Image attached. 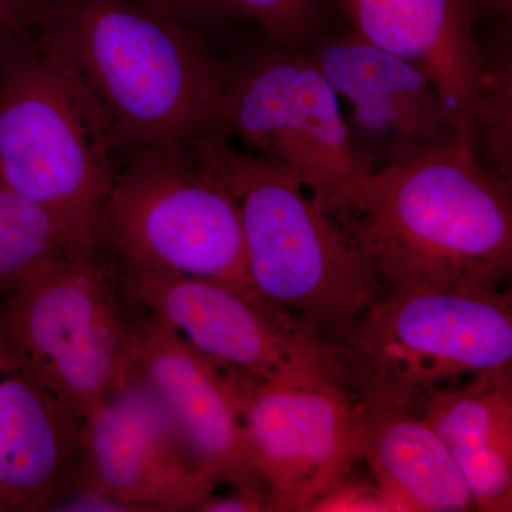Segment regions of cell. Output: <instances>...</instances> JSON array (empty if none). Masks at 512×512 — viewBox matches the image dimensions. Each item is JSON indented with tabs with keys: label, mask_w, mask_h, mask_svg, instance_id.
<instances>
[{
	"label": "cell",
	"mask_w": 512,
	"mask_h": 512,
	"mask_svg": "<svg viewBox=\"0 0 512 512\" xmlns=\"http://www.w3.org/2000/svg\"><path fill=\"white\" fill-rule=\"evenodd\" d=\"M204 37L134 0H49L33 40L119 160L224 134L227 62Z\"/></svg>",
	"instance_id": "obj_1"
},
{
	"label": "cell",
	"mask_w": 512,
	"mask_h": 512,
	"mask_svg": "<svg viewBox=\"0 0 512 512\" xmlns=\"http://www.w3.org/2000/svg\"><path fill=\"white\" fill-rule=\"evenodd\" d=\"M382 295L498 291L512 272L511 185L467 147L367 171L332 212Z\"/></svg>",
	"instance_id": "obj_2"
},
{
	"label": "cell",
	"mask_w": 512,
	"mask_h": 512,
	"mask_svg": "<svg viewBox=\"0 0 512 512\" xmlns=\"http://www.w3.org/2000/svg\"><path fill=\"white\" fill-rule=\"evenodd\" d=\"M204 147L237 201L259 298L338 342L382 296L338 221L292 175L235 150L224 134L205 137Z\"/></svg>",
	"instance_id": "obj_3"
},
{
	"label": "cell",
	"mask_w": 512,
	"mask_h": 512,
	"mask_svg": "<svg viewBox=\"0 0 512 512\" xmlns=\"http://www.w3.org/2000/svg\"><path fill=\"white\" fill-rule=\"evenodd\" d=\"M204 138L120 157L97 222V244L123 264L195 276L266 303L249 275L237 201Z\"/></svg>",
	"instance_id": "obj_4"
},
{
	"label": "cell",
	"mask_w": 512,
	"mask_h": 512,
	"mask_svg": "<svg viewBox=\"0 0 512 512\" xmlns=\"http://www.w3.org/2000/svg\"><path fill=\"white\" fill-rule=\"evenodd\" d=\"M332 346L360 406L413 412L446 380L512 366L511 292H387Z\"/></svg>",
	"instance_id": "obj_5"
},
{
	"label": "cell",
	"mask_w": 512,
	"mask_h": 512,
	"mask_svg": "<svg viewBox=\"0 0 512 512\" xmlns=\"http://www.w3.org/2000/svg\"><path fill=\"white\" fill-rule=\"evenodd\" d=\"M138 318L96 244L16 293L0 311V329L87 419L137 375Z\"/></svg>",
	"instance_id": "obj_6"
},
{
	"label": "cell",
	"mask_w": 512,
	"mask_h": 512,
	"mask_svg": "<svg viewBox=\"0 0 512 512\" xmlns=\"http://www.w3.org/2000/svg\"><path fill=\"white\" fill-rule=\"evenodd\" d=\"M116 167L92 113L33 37L9 53L0 63V178L93 247Z\"/></svg>",
	"instance_id": "obj_7"
},
{
	"label": "cell",
	"mask_w": 512,
	"mask_h": 512,
	"mask_svg": "<svg viewBox=\"0 0 512 512\" xmlns=\"http://www.w3.org/2000/svg\"><path fill=\"white\" fill-rule=\"evenodd\" d=\"M222 131L278 165L332 214L367 173L340 101L305 50L274 45L227 63Z\"/></svg>",
	"instance_id": "obj_8"
},
{
	"label": "cell",
	"mask_w": 512,
	"mask_h": 512,
	"mask_svg": "<svg viewBox=\"0 0 512 512\" xmlns=\"http://www.w3.org/2000/svg\"><path fill=\"white\" fill-rule=\"evenodd\" d=\"M111 261L131 302L205 356L268 382L348 392L333 346L291 316L215 282Z\"/></svg>",
	"instance_id": "obj_9"
},
{
	"label": "cell",
	"mask_w": 512,
	"mask_h": 512,
	"mask_svg": "<svg viewBox=\"0 0 512 512\" xmlns=\"http://www.w3.org/2000/svg\"><path fill=\"white\" fill-rule=\"evenodd\" d=\"M217 363L275 510L311 511L362 461L359 403L342 390L285 386Z\"/></svg>",
	"instance_id": "obj_10"
},
{
	"label": "cell",
	"mask_w": 512,
	"mask_h": 512,
	"mask_svg": "<svg viewBox=\"0 0 512 512\" xmlns=\"http://www.w3.org/2000/svg\"><path fill=\"white\" fill-rule=\"evenodd\" d=\"M218 485L138 370L87 417L82 458L67 501L123 505L126 510L195 511Z\"/></svg>",
	"instance_id": "obj_11"
},
{
	"label": "cell",
	"mask_w": 512,
	"mask_h": 512,
	"mask_svg": "<svg viewBox=\"0 0 512 512\" xmlns=\"http://www.w3.org/2000/svg\"><path fill=\"white\" fill-rule=\"evenodd\" d=\"M339 99L350 104V137L380 158L377 168L467 147L466 131L427 74L352 30L319 35L306 47Z\"/></svg>",
	"instance_id": "obj_12"
},
{
	"label": "cell",
	"mask_w": 512,
	"mask_h": 512,
	"mask_svg": "<svg viewBox=\"0 0 512 512\" xmlns=\"http://www.w3.org/2000/svg\"><path fill=\"white\" fill-rule=\"evenodd\" d=\"M86 417L0 329V512L53 511L73 493Z\"/></svg>",
	"instance_id": "obj_13"
},
{
	"label": "cell",
	"mask_w": 512,
	"mask_h": 512,
	"mask_svg": "<svg viewBox=\"0 0 512 512\" xmlns=\"http://www.w3.org/2000/svg\"><path fill=\"white\" fill-rule=\"evenodd\" d=\"M350 30L427 74L471 143L484 83L477 0H326Z\"/></svg>",
	"instance_id": "obj_14"
},
{
	"label": "cell",
	"mask_w": 512,
	"mask_h": 512,
	"mask_svg": "<svg viewBox=\"0 0 512 512\" xmlns=\"http://www.w3.org/2000/svg\"><path fill=\"white\" fill-rule=\"evenodd\" d=\"M136 360L218 484L268 490L252 466L237 407L214 359L140 309Z\"/></svg>",
	"instance_id": "obj_15"
},
{
	"label": "cell",
	"mask_w": 512,
	"mask_h": 512,
	"mask_svg": "<svg viewBox=\"0 0 512 512\" xmlns=\"http://www.w3.org/2000/svg\"><path fill=\"white\" fill-rule=\"evenodd\" d=\"M416 407L460 468L474 510L510 512L512 366L480 373L461 387H434Z\"/></svg>",
	"instance_id": "obj_16"
},
{
	"label": "cell",
	"mask_w": 512,
	"mask_h": 512,
	"mask_svg": "<svg viewBox=\"0 0 512 512\" xmlns=\"http://www.w3.org/2000/svg\"><path fill=\"white\" fill-rule=\"evenodd\" d=\"M362 461L390 511L474 510L473 495L443 441L423 417L360 406Z\"/></svg>",
	"instance_id": "obj_17"
},
{
	"label": "cell",
	"mask_w": 512,
	"mask_h": 512,
	"mask_svg": "<svg viewBox=\"0 0 512 512\" xmlns=\"http://www.w3.org/2000/svg\"><path fill=\"white\" fill-rule=\"evenodd\" d=\"M87 248L52 212L0 178V311L16 293Z\"/></svg>",
	"instance_id": "obj_18"
},
{
	"label": "cell",
	"mask_w": 512,
	"mask_h": 512,
	"mask_svg": "<svg viewBox=\"0 0 512 512\" xmlns=\"http://www.w3.org/2000/svg\"><path fill=\"white\" fill-rule=\"evenodd\" d=\"M471 151L503 183L512 177V69L510 39L485 50L484 83L471 128Z\"/></svg>",
	"instance_id": "obj_19"
},
{
	"label": "cell",
	"mask_w": 512,
	"mask_h": 512,
	"mask_svg": "<svg viewBox=\"0 0 512 512\" xmlns=\"http://www.w3.org/2000/svg\"><path fill=\"white\" fill-rule=\"evenodd\" d=\"M239 18L251 20L272 45L305 50L322 35L326 0H225Z\"/></svg>",
	"instance_id": "obj_20"
},
{
	"label": "cell",
	"mask_w": 512,
	"mask_h": 512,
	"mask_svg": "<svg viewBox=\"0 0 512 512\" xmlns=\"http://www.w3.org/2000/svg\"><path fill=\"white\" fill-rule=\"evenodd\" d=\"M156 15L207 33L239 20L225 0H134Z\"/></svg>",
	"instance_id": "obj_21"
},
{
	"label": "cell",
	"mask_w": 512,
	"mask_h": 512,
	"mask_svg": "<svg viewBox=\"0 0 512 512\" xmlns=\"http://www.w3.org/2000/svg\"><path fill=\"white\" fill-rule=\"evenodd\" d=\"M49 0H0V63L28 43Z\"/></svg>",
	"instance_id": "obj_22"
},
{
	"label": "cell",
	"mask_w": 512,
	"mask_h": 512,
	"mask_svg": "<svg viewBox=\"0 0 512 512\" xmlns=\"http://www.w3.org/2000/svg\"><path fill=\"white\" fill-rule=\"evenodd\" d=\"M311 511H390L377 485L353 483L350 477L320 498Z\"/></svg>",
	"instance_id": "obj_23"
},
{
	"label": "cell",
	"mask_w": 512,
	"mask_h": 512,
	"mask_svg": "<svg viewBox=\"0 0 512 512\" xmlns=\"http://www.w3.org/2000/svg\"><path fill=\"white\" fill-rule=\"evenodd\" d=\"M201 512H271L275 510L271 494L265 488H231L227 495L211 494L198 505Z\"/></svg>",
	"instance_id": "obj_24"
},
{
	"label": "cell",
	"mask_w": 512,
	"mask_h": 512,
	"mask_svg": "<svg viewBox=\"0 0 512 512\" xmlns=\"http://www.w3.org/2000/svg\"><path fill=\"white\" fill-rule=\"evenodd\" d=\"M484 16L510 20L512 13V0H477Z\"/></svg>",
	"instance_id": "obj_25"
}]
</instances>
